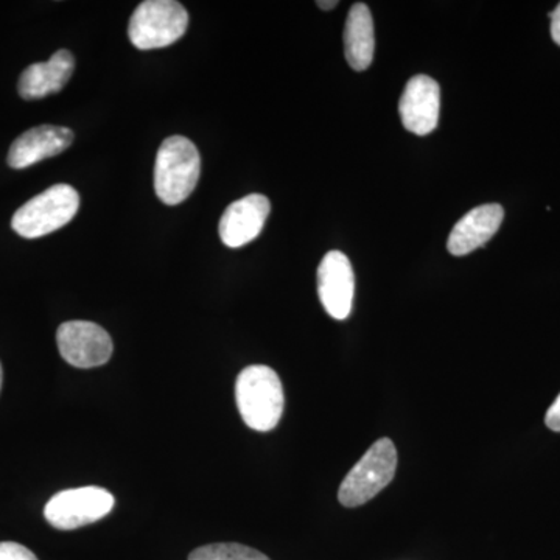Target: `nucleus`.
Segmentation results:
<instances>
[{
    "instance_id": "nucleus-1",
    "label": "nucleus",
    "mask_w": 560,
    "mask_h": 560,
    "mask_svg": "<svg viewBox=\"0 0 560 560\" xmlns=\"http://www.w3.org/2000/svg\"><path fill=\"white\" fill-rule=\"evenodd\" d=\"M235 400L249 429L264 433L276 429L285 407L278 372L261 364L245 368L235 383Z\"/></svg>"
},
{
    "instance_id": "nucleus-2",
    "label": "nucleus",
    "mask_w": 560,
    "mask_h": 560,
    "mask_svg": "<svg viewBox=\"0 0 560 560\" xmlns=\"http://www.w3.org/2000/svg\"><path fill=\"white\" fill-rule=\"evenodd\" d=\"M201 175L197 147L184 136L161 143L154 164V190L164 205L178 206L190 197Z\"/></svg>"
},
{
    "instance_id": "nucleus-3",
    "label": "nucleus",
    "mask_w": 560,
    "mask_h": 560,
    "mask_svg": "<svg viewBox=\"0 0 560 560\" xmlns=\"http://www.w3.org/2000/svg\"><path fill=\"white\" fill-rule=\"evenodd\" d=\"M79 208V191L69 184H57L21 206L11 220V226L21 237H44L70 223Z\"/></svg>"
},
{
    "instance_id": "nucleus-4",
    "label": "nucleus",
    "mask_w": 560,
    "mask_h": 560,
    "mask_svg": "<svg viewBox=\"0 0 560 560\" xmlns=\"http://www.w3.org/2000/svg\"><path fill=\"white\" fill-rule=\"evenodd\" d=\"M189 13L176 0H145L132 13L128 36L139 50L162 49L186 35Z\"/></svg>"
},
{
    "instance_id": "nucleus-5",
    "label": "nucleus",
    "mask_w": 560,
    "mask_h": 560,
    "mask_svg": "<svg viewBox=\"0 0 560 560\" xmlns=\"http://www.w3.org/2000/svg\"><path fill=\"white\" fill-rule=\"evenodd\" d=\"M397 470V451L394 442L383 438L371 445L359 463L346 475L338 500L342 506L357 508L377 497Z\"/></svg>"
},
{
    "instance_id": "nucleus-6",
    "label": "nucleus",
    "mask_w": 560,
    "mask_h": 560,
    "mask_svg": "<svg viewBox=\"0 0 560 560\" xmlns=\"http://www.w3.org/2000/svg\"><path fill=\"white\" fill-rule=\"evenodd\" d=\"M114 503L113 493L97 486L61 490L46 504L44 517L54 528L77 529L102 521L113 511Z\"/></svg>"
},
{
    "instance_id": "nucleus-7",
    "label": "nucleus",
    "mask_w": 560,
    "mask_h": 560,
    "mask_svg": "<svg viewBox=\"0 0 560 560\" xmlns=\"http://www.w3.org/2000/svg\"><path fill=\"white\" fill-rule=\"evenodd\" d=\"M62 359L80 370L103 366L113 357L108 331L91 320H68L57 331Z\"/></svg>"
},
{
    "instance_id": "nucleus-8",
    "label": "nucleus",
    "mask_w": 560,
    "mask_h": 560,
    "mask_svg": "<svg viewBox=\"0 0 560 560\" xmlns=\"http://www.w3.org/2000/svg\"><path fill=\"white\" fill-rule=\"evenodd\" d=\"M355 275L349 257L341 250H330L318 268V294L324 311L331 318L342 320L352 312Z\"/></svg>"
},
{
    "instance_id": "nucleus-9",
    "label": "nucleus",
    "mask_w": 560,
    "mask_h": 560,
    "mask_svg": "<svg viewBox=\"0 0 560 560\" xmlns=\"http://www.w3.org/2000/svg\"><path fill=\"white\" fill-rule=\"evenodd\" d=\"M441 90L429 75H416L408 81L399 102L401 124L412 135L427 136L440 121Z\"/></svg>"
},
{
    "instance_id": "nucleus-10",
    "label": "nucleus",
    "mask_w": 560,
    "mask_h": 560,
    "mask_svg": "<svg viewBox=\"0 0 560 560\" xmlns=\"http://www.w3.org/2000/svg\"><path fill=\"white\" fill-rule=\"evenodd\" d=\"M271 212V202L260 194L232 202L220 220V238L230 248H242L256 241Z\"/></svg>"
},
{
    "instance_id": "nucleus-11",
    "label": "nucleus",
    "mask_w": 560,
    "mask_h": 560,
    "mask_svg": "<svg viewBox=\"0 0 560 560\" xmlns=\"http://www.w3.org/2000/svg\"><path fill=\"white\" fill-rule=\"evenodd\" d=\"M73 143V132L69 128L40 125L32 130L22 132L20 138L11 143L9 165L22 171L44 160L57 156Z\"/></svg>"
},
{
    "instance_id": "nucleus-12",
    "label": "nucleus",
    "mask_w": 560,
    "mask_h": 560,
    "mask_svg": "<svg viewBox=\"0 0 560 560\" xmlns=\"http://www.w3.org/2000/svg\"><path fill=\"white\" fill-rule=\"evenodd\" d=\"M504 210L500 205H482L471 209L453 228L447 241L452 256L460 257L481 248L499 232Z\"/></svg>"
},
{
    "instance_id": "nucleus-13",
    "label": "nucleus",
    "mask_w": 560,
    "mask_h": 560,
    "mask_svg": "<svg viewBox=\"0 0 560 560\" xmlns=\"http://www.w3.org/2000/svg\"><path fill=\"white\" fill-rule=\"evenodd\" d=\"M75 69V58L69 50H58L46 62H36L22 72L18 91L24 101H39L57 94L68 84Z\"/></svg>"
},
{
    "instance_id": "nucleus-14",
    "label": "nucleus",
    "mask_w": 560,
    "mask_h": 560,
    "mask_svg": "<svg viewBox=\"0 0 560 560\" xmlns=\"http://www.w3.org/2000/svg\"><path fill=\"white\" fill-rule=\"evenodd\" d=\"M374 20L366 3H353L346 20L345 54L350 68L361 72L374 60Z\"/></svg>"
},
{
    "instance_id": "nucleus-15",
    "label": "nucleus",
    "mask_w": 560,
    "mask_h": 560,
    "mask_svg": "<svg viewBox=\"0 0 560 560\" xmlns=\"http://www.w3.org/2000/svg\"><path fill=\"white\" fill-rule=\"evenodd\" d=\"M189 560H271L264 552L241 544H212L191 551Z\"/></svg>"
},
{
    "instance_id": "nucleus-16",
    "label": "nucleus",
    "mask_w": 560,
    "mask_h": 560,
    "mask_svg": "<svg viewBox=\"0 0 560 560\" xmlns=\"http://www.w3.org/2000/svg\"><path fill=\"white\" fill-rule=\"evenodd\" d=\"M0 560H38L24 545L0 541Z\"/></svg>"
},
{
    "instance_id": "nucleus-17",
    "label": "nucleus",
    "mask_w": 560,
    "mask_h": 560,
    "mask_svg": "<svg viewBox=\"0 0 560 560\" xmlns=\"http://www.w3.org/2000/svg\"><path fill=\"white\" fill-rule=\"evenodd\" d=\"M545 423H547L548 429L560 433V394L558 399L552 401L550 410L547 411Z\"/></svg>"
},
{
    "instance_id": "nucleus-18",
    "label": "nucleus",
    "mask_w": 560,
    "mask_h": 560,
    "mask_svg": "<svg viewBox=\"0 0 560 560\" xmlns=\"http://www.w3.org/2000/svg\"><path fill=\"white\" fill-rule=\"evenodd\" d=\"M551 18V36L555 43L560 46V3L556 10L550 13Z\"/></svg>"
},
{
    "instance_id": "nucleus-19",
    "label": "nucleus",
    "mask_w": 560,
    "mask_h": 560,
    "mask_svg": "<svg viewBox=\"0 0 560 560\" xmlns=\"http://www.w3.org/2000/svg\"><path fill=\"white\" fill-rule=\"evenodd\" d=\"M318 5L320 10H331L338 5V2H335V0H330V2H318Z\"/></svg>"
},
{
    "instance_id": "nucleus-20",
    "label": "nucleus",
    "mask_w": 560,
    "mask_h": 560,
    "mask_svg": "<svg viewBox=\"0 0 560 560\" xmlns=\"http://www.w3.org/2000/svg\"><path fill=\"white\" fill-rule=\"evenodd\" d=\"M2 378H3L2 364H0V389H2Z\"/></svg>"
}]
</instances>
